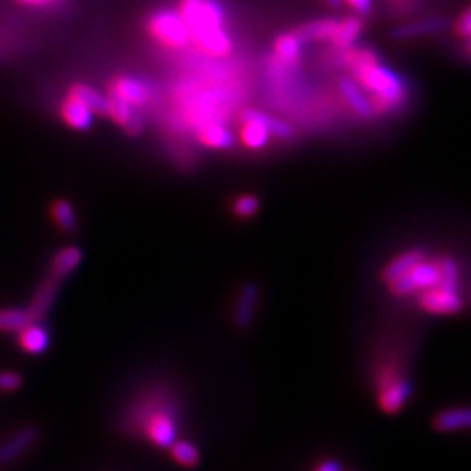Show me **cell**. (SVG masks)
<instances>
[{
	"mask_svg": "<svg viewBox=\"0 0 471 471\" xmlns=\"http://www.w3.org/2000/svg\"><path fill=\"white\" fill-rule=\"evenodd\" d=\"M178 13L188 26L190 39L212 56H227L233 41L224 26V11L215 0H182Z\"/></svg>",
	"mask_w": 471,
	"mask_h": 471,
	"instance_id": "cell-1",
	"label": "cell"
},
{
	"mask_svg": "<svg viewBox=\"0 0 471 471\" xmlns=\"http://www.w3.org/2000/svg\"><path fill=\"white\" fill-rule=\"evenodd\" d=\"M354 81L370 93L374 114H393L407 100V86L400 75L382 67L379 60L360 63L351 69Z\"/></svg>",
	"mask_w": 471,
	"mask_h": 471,
	"instance_id": "cell-2",
	"label": "cell"
},
{
	"mask_svg": "<svg viewBox=\"0 0 471 471\" xmlns=\"http://www.w3.org/2000/svg\"><path fill=\"white\" fill-rule=\"evenodd\" d=\"M131 424H139L141 433L158 447H169L177 440V403L161 391H154L131 414Z\"/></svg>",
	"mask_w": 471,
	"mask_h": 471,
	"instance_id": "cell-3",
	"label": "cell"
},
{
	"mask_svg": "<svg viewBox=\"0 0 471 471\" xmlns=\"http://www.w3.org/2000/svg\"><path fill=\"white\" fill-rule=\"evenodd\" d=\"M147 30L152 39L169 49H182L192 41L188 26L178 11L163 9L154 13L147 22Z\"/></svg>",
	"mask_w": 471,
	"mask_h": 471,
	"instance_id": "cell-4",
	"label": "cell"
},
{
	"mask_svg": "<svg viewBox=\"0 0 471 471\" xmlns=\"http://www.w3.org/2000/svg\"><path fill=\"white\" fill-rule=\"evenodd\" d=\"M440 282V267L438 262H424L421 260L418 265H414L409 273L401 274L400 278L393 280L389 284V292L395 297L409 295L416 290L431 288Z\"/></svg>",
	"mask_w": 471,
	"mask_h": 471,
	"instance_id": "cell-5",
	"label": "cell"
},
{
	"mask_svg": "<svg viewBox=\"0 0 471 471\" xmlns=\"http://www.w3.org/2000/svg\"><path fill=\"white\" fill-rule=\"evenodd\" d=\"M41 431L34 424H26L14 431L9 438H5L0 444V466H7L20 459L26 450L34 447V444L39 440Z\"/></svg>",
	"mask_w": 471,
	"mask_h": 471,
	"instance_id": "cell-6",
	"label": "cell"
},
{
	"mask_svg": "<svg viewBox=\"0 0 471 471\" xmlns=\"http://www.w3.org/2000/svg\"><path fill=\"white\" fill-rule=\"evenodd\" d=\"M419 304L431 314H457L463 309V299L457 292L435 284L424 290Z\"/></svg>",
	"mask_w": 471,
	"mask_h": 471,
	"instance_id": "cell-7",
	"label": "cell"
},
{
	"mask_svg": "<svg viewBox=\"0 0 471 471\" xmlns=\"http://www.w3.org/2000/svg\"><path fill=\"white\" fill-rule=\"evenodd\" d=\"M339 91L344 98L346 105L353 111L358 118L372 119L376 116L369 94L351 77H344L339 81Z\"/></svg>",
	"mask_w": 471,
	"mask_h": 471,
	"instance_id": "cell-8",
	"label": "cell"
},
{
	"mask_svg": "<svg viewBox=\"0 0 471 471\" xmlns=\"http://www.w3.org/2000/svg\"><path fill=\"white\" fill-rule=\"evenodd\" d=\"M150 88L139 79L119 77L111 84V96L124 100L131 107H143L150 100Z\"/></svg>",
	"mask_w": 471,
	"mask_h": 471,
	"instance_id": "cell-9",
	"label": "cell"
},
{
	"mask_svg": "<svg viewBox=\"0 0 471 471\" xmlns=\"http://www.w3.org/2000/svg\"><path fill=\"white\" fill-rule=\"evenodd\" d=\"M60 283L54 278H46L44 282L39 284V288L35 290L34 297H32V303L26 307L28 311V316L32 322H43L46 318L49 309L54 304L56 297H58V292H60Z\"/></svg>",
	"mask_w": 471,
	"mask_h": 471,
	"instance_id": "cell-10",
	"label": "cell"
},
{
	"mask_svg": "<svg viewBox=\"0 0 471 471\" xmlns=\"http://www.w3.org/2000/svg\"><path fill=\"white\" fill-rule=\"evenodd\" d=\"M20 348L30 354L46 353L51 344V335L43 322H30L18 332Z\"/></svg>",
	"mask_w": 471,
	"mask_h": 471,
	"instance_id": "cell-11",
	"label": "cell"
},
{
	"mask_svg": "<svg viewBox=\"0 0 471 471\" xmlns=\"http://www.w3.org/2000/svg\"><path fill=\"white\" fill-rule=\"evenodd\" d=\"M257 303H259V288L254 283H246L239 290L236 301L235 323L237 329L250 327L257 309Z\"/></svg>",
	"mask_w": 471,
	"mask_h": 471,
	"instance_id": "cell-12",
	"label": "cell"
},
{
	"mask_svg": "<svg viewBox=\"0 0 471 471\" xmlns=\"http://www.w3.org/2000/svg\"><path fill=\"white\" fill-rule=\"evenodd\" d=\"M303 44L304 43L299 39V35L295 32H288V34L280 35L274 43L276 63H280L284 69L295 67L301 62Z\"/></svg>",
	"mask_w": 471,
	"mask_h": 471,
	"instance_id": "cell-13",
	"label": "cell"
},
{
	"mask_svg": "<svg viewBox=\"0 0 471 471\" xmlns=\"http://www.w3.org/2000/svg\"><path fill=\"white\" fill-rule=\"evenodd\" d=\"M82 262V252L77 246H65L60 252H56V255L51 260L49 265V276L63 282L65 278H69L72 273L81 265Z\"/></svg>",
	"mask_w": 471,
	"mask_h": 471,
	"instance_id": "cell-14",
	"label": "cell"
},
{
	"mask_svg": "<svg viewBox=\"0 0 471 471\" xmlns=\"http://www.w3.org/2000/svg\"><path fill=\"white\" fill-rule=\"evenodd\" d=\"M447 24L446 18H426V20H419V22L401 24L391 32V37L395 41H409V39L437 34V32L447 28Z\"/></svg>",
	"mask_w": 471,
	"mask_h": 471,
	"instance_id": "cell-15",
	"label": "cell"
},
{
	"mask_svg": "<svg viewBox=\"0 0 471 471\" xmlns=\"http://www.w3.org/2000/svg\"><path fill=\"white\" fill-rule=\"evenodd\" d=\"M62 118L77 131H86L93 126L94 114L77 98L69 96L62 105Z\"/></svg>",
	"mask_w": 471,
	"mask_h": 471,
	"instance_id": "cell-16",
	"label": "cell"
},
{
	"mask_svg": "<svg viewBox=\"0 0 471 471\" xmlns=\"http://www.w3.org/2000/svg\"><path fill=\"white\" fill-rule=\"evenodd\" d=\"M107 116L114 119L120 128H124L131 135L140 133V118L137 116L135 107H131L124 100H119L116 96H109V114Z\"/></svg>",
	"mask_w": 471,
	"mask_h": 471,
	"instance_id": "cell-17",
	"label": "cell"
},
{
	"mask_svg": "<svg viewBox=\"0 0 471 471\" xmlns=\"http://www.w3.org/2000/svg\"><path fill=\"white\" fill-rule=\"evenodd\" d=\"M241 120H255L262 124L271 137H276L278 140H288L293 135V130L288 122H284L282 119L273 118L262 111L255 109H246L241 112Z\"/></svg>",
	"mask_w": 471,
	"mask_h": 471,
	"instance_id": "cell-18",
	"label": "cell"
},
{
	"mask_svg": "<svg viewBox=\"0 0 471 471\" xmlns=\"http://www.w3.org/2000/svg\"><path fill=\"white\" fill-rule=\"evenodd\" d=\"M71 96L82 101L94 116H107L109 114V96L98 91L88 84H73L71 88Z\"/></svg>",
	"mask_w": 471,
	"mask_h": 471,
	"instance_id": "cell-19",
	"label": "cell"
},
{
	"mask_svg": "<svg viewBox=\"0 0 471 471\" xmlns=\"http://www.w3.org/2000/svg\"><path fill=\"white\" fill-rule=\"evenodd\" d=\"M197 140L201 141L205 147L208 149H216V150H226L229 147H233L235 143V135L231 133L229 128H226L224 124L212 122L207 124L199 130L197 133Z\"/></svg>",
	"mask_w": 471,
	"mask_h": 471,
	"instance_id": "cell-20",
	"label": "cell"
},
{
	"mask_svg": "<svg viewBox=\"0 0 471 471\" xmlns=\"http://www.w3.org/2000/svg\"><path fill=\"white\" fill-rule=\"evenodd\" d=\"M363 30V22L358 16H350L342 22H337V28L330 39V44L335 49H348L353 47L354 43L358 41L360 34Z\"/></svg>",
	"mask_w": 471,
	"mask_h": 471,
	"instance_id": "cell-21",
	"label": "cell"
},
{
	"mask_svg": "<svg viewBox=\"0 0 471 471\" xmlns=\"http://www.w3.org/2000/svg\"><path fill=\"white\" fill-rule=\"evenodd\" d=\"M421 260H424V254L421 250H409L405 254L399 255L397 259L391 260L380 273V278L384 283H391L397 278H400L401 274L409 273L414 265H418Z\"/></svg>",
	"mask_w": 471,
	"mask_h": 471,
	"instance_id": "cell-22",
	"label": "cell"
},
{
	"mask_svg": "<svg viewBox=\"0 0 471 471\" xmlns=\"http://www.w3.org/2000/svg\"><path fill=\"white\" fill-rule=\"evenodd\" d=\"M337 28V20L332 18H323V20H316V22H309L303 24L295 30V34L299 35V39L303 43H318V41H327L330 43L333 32Z\"/></svg>",
	"mask_w": 471,
	"mask_h": 471,
	"instance_id": "cell-23",
	"label": "cell"
},
{
	"mask_svg": "<svg viewBox=\"0 0 471 471\" xmlns=\"http://www.w3.org/2000/svg\"><path fill=\"white\" fill-rule=\"evenodd\" d=\"M470 410L468 409H452L440 412L433 419V428L442 433H450L457 429H466L470 426Z\"/></svg>",
	"mask_w": 471,
	"mask_h": 471,
	"instance_id": "cell-24",
	"label": "cell"
},
{
	"mask_svg": "<svg viewBox=\"0 0 471 471\" xmlns=\"http://www.w3.org/2000/svg\"><path fill=\"white\" fill-rule=\"evenodd\" d=\"M271 139L269 131L255 120H241V131H239V140L250 149V150H260L267 145Z\"/></svg>",
	"mask_w": 471,
	"mask_h": 471,
	"instance_id": "cell-25",
	"label": "cell"
},
{
	"mask_svg": "<svg viewBox=\"0 0 471 471\" xmlns=\"http://www.w3.org/2000/svg\"><path fill=\"white\" fill-rule=\"evenodd\" d=\"M51 215H53L56 226H58L62 231H65V233H73V231L77 229V226H79L77 215H75V210H73L71 201H65V199L56 201V203L51 207Z\"/></svg>",
	"mask_w": 471,
	"mask_h": 471,
	"instance_id": "cell-26",
	"label": "cell"
},
{
	"mask_svg": "<svg viewBox=\"0 0 471 471\" xmlns=\"http://www.w3.org/2000/svg\"><path fill=\"white\" fill-rule=\"evenodd\" d=\"M30 322L26 307L0 309V332H20Z\"/></svg>",
	"mask_w": 471,
	"mask_h": 471,
	"instance_id": "cell-27",
	"label": "cell"
},
{
	"mask_svg": "<svg viewBox=\"0 0 471 471\" xmlns=\"http://www.w3.org/2000/svg\"><path fill=\"white\" fill-rule=\"evenodd\" d=\"M169 447H171L173 459H175L178 465H182V466H186V468H194V466L199 465L201 456H199V450L196 448V446H192V444H188V442H184V440H175Z\"/></svg>",
	"mask_w": 471,
	"mask_h": 471,
	"instance_id": "cell-28",
	"label": "cell"
},
{
	"mask_svg": "<svg viewBox=\"0 0 471 471\" xmlns=\"http://www.w3.org/2000/svg\"><path fill=\"white\" fill-rule=\"evenodd\" d=\"M259 208V197L254 194H243V196L236 197L235 205H233V212L239 218H252L254 215H257Z\"/></svg>",
	"mask_w": 471,
	"mask_h": 471,
	"instance_id": "cell-29",
	"label": "cell"
},
{
	"mask_svg": "<svg viewBox=\"0 0 471 471\" xmlns=\"http://www.w3.org/2000/svg\"><path fill=\"white\" fill-rule=\"evenodd\" d=\"M24 386V377L14 370L0 372V393H13Z\"/></svg>",
	"mask_w": 471,
	"mask_h": 471,
	"instance_id": "cell-30",
	"label": "cell"
},
{
	"mask_svg": "<svg viewBox=\"0 0 471 471\" xmlns=\"http://www.w3.org/2000/svg\"><path fill=\"white\" fill-rule=\"evenodd\" d=\"M456 32L459 37L463 39H470L471 34V13L470 9H466L459 18H457V24H456Z\"/></svg>",
	"mask_w": 471,
	"mask_h": 471,
	"instance_id": "cell-31",
	"label": "cell"
},
{
	"mask_svg": "<svg viewBox=\"0 0 471 471\" xmlns=\"http://www.w3.org/2000/svg\"><path fill=\"white\" fill-rule=\"evenodd\" d=\"M348 2L358 14H369L372 9V0H342Z\"/></svg>",
	"mask_w": 471,
	"mask_h": 471,
	"instance_id": "cell-32",
	"label": "cell"
},
{
	"mask_svg": "<svg viewBox=\"0 0 471 471\" xmlns=\"http://www.w3.org/2000/svg\"><path fill=\"white\" fill-rule=\"evenodd\" d=\"M314 471H342V466L337 461H325Z\"/></svg>",
	"mask_w": 471,
	"mask_h": 471,
	"instance_id": "cell-33",
	"label": "cell"
},
{
	"mask_svg": "<svg viewBox=\"0 0 471 471\" xmlns=\"http://www.w3.org/2000/svg\"><path fill=\"white\" fill-rule=\"evenodd\" d=\"M18 2H22L24 5H46L51 0H18Z\"/></svg>",
	"mask_w": 471,
	"mask_h": 471,
	"instance_id": "cell-34",
	"label": "cell"
},
{
	"mask_svg": "<svg viewBox=\"0 0 471 471\" xmlns=\"http://www.w3.org/2000/svg\"><path fill=\"white\" fill-rule=\"evenodd\" d=\"M329 5H332V7H341L344 2L342 0H325Z\"/></svg>",
	"mask_w": 471,
	"mask_h": 471,
	"instance_id": "cell-35",
	"label": "cell"
}]
</instances>
